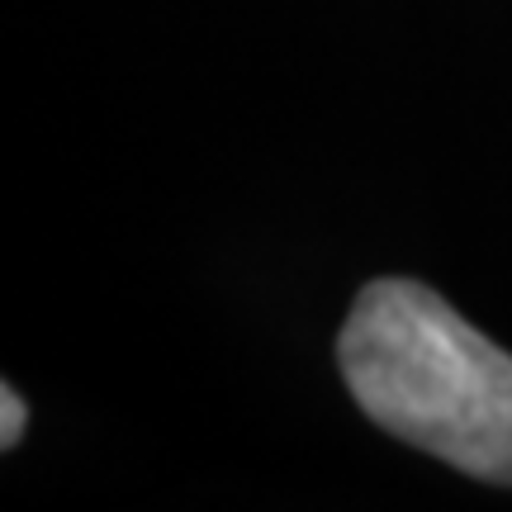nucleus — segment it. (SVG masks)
Returning <instances> with one entry per match:
<instances>
[{
  "instance_id": "obj_1",
  "label": "nucleus",
  "mask_w": 512,
  "mask_h": 512,
  "mask_svg": "<svg viewBox=\"0 0 512 512\" xmlns=\"http://www.w3.org/2000/svg\"><path fill=\"white\" fill-rule=\"evenodd\" d=\"M351 399L408 446L512 484V356L418 280H370L337 337Z\"/></svg>"
},
{
  "instance_id": "obj_2",
  "label": "nucleus",
  "mask_w": 512,
  "mask_h": 512,
  "mask_svg": "<svg viewBox=\"0 0 512 512\" xmlns=\"http://www.w3.org/2000/svg\"><path fill=\"white\" fill-rule=\"evenodd\" d=\"M0 408H5V422H0V441L5 446H15L19 437H24V403H19V394L5 384L0 389Z\"/></svg>"
}]
</instances>
